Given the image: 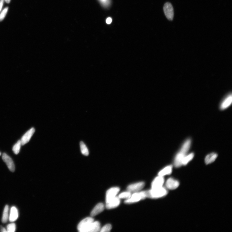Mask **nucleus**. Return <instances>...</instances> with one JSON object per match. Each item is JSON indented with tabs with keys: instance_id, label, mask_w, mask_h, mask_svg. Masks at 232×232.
I'll list each match as a JSON object with an SVG mask.
<instances>
[{
	"instance_id": "16",
	"label": "nucleus",
	"mask_w": 232,
	"mask_h": 232,
	"mask_svg": "<svg viewBox=\"0 0 232 232\" xmlns=\"http://www.w3.org/2000/svg\"><path fill=\"white\" fill-rule=\"evenodd\" d=\"M100 224L98 221H94L91 224L88 232H98L101 230Z\"/></svg>"
},
{
	"instance_id": "20",
	"label": "nucleus",
	"mask_w": 232,
	"mask_h": 232,
	"mask_svg": "<svg viewBox=\"0 0 232 232\" xmlns=\"http://www.w3.org/2000/svg\"><path fill=\"white\" fill-rule=\"evenodd\" d=\"M194 154L193 153H191L187 155L185 157L182 162V165H186L190 161H191L194 158Z\"/></svg>"
},
{
	"instance_id": "27",
	"label": "nucleus",
	"mask_w": 232,
	"mask_h": 232,
	"mask_svg": "<svg viewBox=\"0 0 232 232\" xmlns=\"http://www.w3.org/2000/svg\"><path fill=\"white\" fill-rule=\"evenodd\" d=\"M101 4L105 7H108L110 6L111 4L110 0H99Z\"/></svg>"
},
{
	"instance_id": "1",
	"label": "nucleus",
	"mask_w": 232,
	"mask_h": 232,
	"mask_svg": "<svg viewBox=\"0 0 232 232\" xmlns=\"http://www.w3.org/2000/svg\"><path fill=\"white\" fill-rule=\"evenodd\" d=\"M191 144V140L188 139L182 145L181 149L176 156L174 161V165L176 167H179L182 165V162L184 158L187 155Z\"/></svg>"
},
{
	"instance_id": "3",
	"label": "nucleus",
	"mask_w": 232,
	"mask_h": 232,
	"mask_svg": "<svg viewBox=\"0 0 232 232\" xmlns=\"http://www.w3.org/2000/svg\"><path fill=\"white\" fill-rule=\"evenodd\" d=\"M94 221L92 217L85 218L81 221L77 226L78 230L80 232H88L91 224Z\"/></svg>"
},
{
	"instance_id": "15",
	"label": "nucleus",
	"mask_w": 232,
	"mask_h": 232,
	"mask_svg": "<svg viewBox=\"0 0 232 232\" xmlns=\"http://www.w3.org/2000/svg\"><path fill=\"white\" fill-rule=\"evenodd\" d=\"M232 101V98L231 95H228L221 103L220 106V108L221 110H224L227 108L231 104Z\"/></svg>"
},
{
	"instance_id": "22",
	"label": "nucleus",
	"mask_w": 232,
	"mask_h": 232,
	"mask_svg": "<svg viewBox=\"0 0 232 232\" xmlns=\"http://www.w3.org/2000/svg\"><path fill=\"white\" fill-rule=\"evenodd\" d=\"M22 143L20 140L18 141L13 147V151L15 155H17L20 152Z\"/></svg>"
},
{
	"instance_id": "26",
	"label": "nucleus",
	"mask_w": 232,
	"mask_h": 232,
	"mask_svg": "<svg viewBox=\"0 0 232 232\" xmlns=\"http://www.w3.org/2000/svg\"><path fill=\"white\" fill-rule=\"evenodd\" d=\"M112 226L110 224H107L104 226L101 229L100 232H108L110 231L111 230Z\"/></svg>"
},
{
	"instance_id": "4",
	"label": "nucleus",
	"mask_w": 232,
	"mask_h": 232,
	"mask_svg": "<svg viewBox=\"0 0 232 232\" xmlns=\"http://www.w3.org/2000/svg\"><path fill=\"white\" fill-rule=\"evenodd\" d=\"M147 198L145 191L141 192H135L132 195L129 199L125 200V202L126 203H132L140 201L141 200L145 199Z\"/></svg>"
},
{
	"instance_id": "25",
	"label": "nucleus",
	"mask_w": 232,
	"mask_h": 232,
	"mask_svg": "<svg viewBox=\"0 0 232 232\" xmlns=\"http://www.w3.org/2000/svg\"><path fill=\"white\" fill-rule=\"evenodd\" d=\"M8 7H6L0 13V22L3 20L5 17H6L7 12L8 11Z\"/></svg>"
},
{
	"instance_id": "6",
	"label": "nucleus",
	"mask_w": 232,
	"mask_h": 232,
	"mask_svg": "<svg viewBox=\"0 0 232 232\" xmlns=\"http://www.w3.org/2000/svg\"><path fill=\"white\" fill-rule=\"evenodd\" d=\"M120 190L118 187H114L109 189L106 193V202H109L115 197Z\"/></svg>"
},
{
	"instance_id": "17",
	"label": "nucleus",
	"mask_w": 232,
	"mask_h": 232,
	"mask_svg": "<svg viewBox=\"0 0 232 232\" xmlns=\"http://www.w3.org/2000/svg\"><path fill=\"white\" fill-rule=\"evenodd\" d=\"M218 157V155L215 153H212L206 156L205 159V163L207 165L214 162Z\"/></svg>"
},
{
	"instance_id": "23",
	"label": "nucleus",
	"mask_w": 232,
	"mask_h": 232,
	"mask_svg": "<svg viewBox=\"0 0 232 232\" xmlns=\"http://www.w3.org/2000/svg\"><path fill=\"white\" fill-rule=\"evenodd\" d=\"M131 193L128 191L124 192L120 194L119 195L118 197L120 199H129L132 195Z\"/></svg>"
},
{
	"instance_id": "31",
	"label": "nucleus",
	"mask_w": 232,
	"mask_h": 232,
	"mask_svg": "<svg viewBox=\"0 0 232 232\" xmlns=\"http://www.w3.org/2000/svg\"><path fill=\"white\" fill-rule=\"evenodd\" d=\"M7 3H9L11 0H5Z\"/></svg>"
},
{
	"instance_id": "9",
	"label": "nucleus",
	"mask_w": 232,
	"mask_h": 232,
	"mask_svg": "<svg viewBox=\"0 0 232 232\" xmlns=\"http://www.w3.org/2000/svg\"><path fill=\"white\" fill-rule=\"evenodd\" d=\"M35 131V129L33 127L26 133L20 140L22 145H24L29 142L31 137L34 133Z\"/></svg>"
},
{
	"instance_id": "5",
	"label": "nucleus",
	"mask_w": 232,
	"mask_h": 232,
	"mask_svg": "<svg viewBox=\"0 0 232 232\" xmlns=\"http://www.w3.org/2000/svg\"><path fill=\"white\" fill-rule=\"evenodd\" d=\"M163 11L167 19L170 20H172L174 17V10L171 4L169 2H167L164 5Z\"/></svg>"
},
{
	"instance_id": "12",
	"label": "nucleus",
	"mask_w": 232,
	"mask_h": 232,
	"mask_svg": "<svg viewBox=\"0 0 232 232\" xmlns=\"http://www.w3.org/2000/svg\"><path fill=\"white\" fill-rule=\"evenodd\" d=\"M120 203V199L118 197L116 196L110 201L106 203V207L108 209H112L118 206Z\"/></svg>"
},
{
	"instance_id": "8",
	"label": "nucleus",
	"mask_w": 232,
	"mask_h": 232,
	"mask_svg": "<svg viewBox=\"0 0 232 232\" xmlns=\"http://www.w3.org/2000/svg\"><path fill=\"white\" fill-rule=\"evenodd\" d=\"M2 158L3 160L6 163L9 170L13 172L15 170V166L13 161L11 158L6 153H4L2 155Z\"/></svg>"
},
{
	"instance_id": "29",
	"label": "nucleus",
	"mask_w": 232,
	"mask_h": 232,
	"mask_svg": "<svg viewBox=\"0 0 232 232\" xmlns=\"http://www.w3.org/2000/svg\"><path fill=\"white\" fill-rule=\"evenodd\" d=\"M112 22V19L111 17H108L106 20V23L107 24H110Z\"/></svg>"
},
{
	"instance_id": "11",
	"label": "nucleus",
	"mask_w": 232,
	"mask_h": 232,
	"mask_svg": "<svg viewBox=\"0 0 232 232\" xmlns=\"http://www.w3.org/2000/svg\"><path fill=\"white\" fill-rule=\"evenodd\" d=\"M165 182V179L163 176H159L153 180L152 182V188H158L163 187Z\"/></svg>"
},
{
	"instance_id": "2",
	"label": "nucleus",
	"mask_w": 232,
	"mask_h": 232,
	"mask_svg": "<svg viewBox=\"0 0 232 232\" xmlns=\"http://www.w3.org/2000/svg\"><path fill=\"white\" fill-rule=\"evenodd\" d=\"M147 197L157 199L163 197L167 194V190L163 187L158 188H152L149 191H145Z\"/></svg>"
},
{
	"instance_id": "14",
	"label": "nucleus",
	"mask_w": 232,
	"mask_h": 232,
	"mask_svg": "<svg viewBox=\"0 0 232 232\" xmlns=\"http://www.w3.org/2000/svg\"><path fill=\"white\" fill-rule=\"evenodd\" d=\"M19 217V213L17 208L13 207L10 210L9 220L11 222H14L16 221Z\"/></svg>"
},
{
	"instance_id": "10",
	"label": "nucleus",
	"mask_w": 232,
	"mask_h": 232,
	"mask_svg": "<svg viewBox=\"0 0 232 232\" xmlns=\"http://www.w3.org/2000/svg\"><path fill=\"white\" fill-rule=\"evenodd\" d=\"M179 182L171 178L168 179L166 183L167 188L170 190L176 189L179 187Z\"/></svg>"
},
{
	"instance_id": "24",
	"label": "nucleus",
	"mask_w": 232,
	"mask_h": 232,
	"mask_svg": "<svg viewBox=\"0 0 232 232\" xmlns=\"http://www.w3.org/2000/svg\"><path fill=\"white\" fill-rule=\"evenodd\" d=\"M7 231L8 232H14L16 230V225L14 223L9 224L7 226Z\"/></svg>"
},
{
	"instance_id": "18",
	"label": "nucleus",
	"mask_w": 232,
	"mask_h": 232,
	"mask_svg": "<svg viewBox=\"0 0 232 232\" xmlns=\"http://www.w3.org/2000/svg\"><path fill=\"white\" fill-rule=\"evenodd\" d=\"M173 167L169 165L161 170L158 173V176H163L170 174L172 171Z\"/></svg>"
},
{
	"instance_id": "32",
	"label": "nucleus",
	"mask_w": 232,
	"mask_h": 232,
	"mask_svg": "<svg viewBox=\"0 0 232 232\" xmlns=\"http://www.w3.org/2000/svg\"><path fill=\"white\" fill-rule=\"evenodd\" d=\"M1 152H0V156H1Z\"/></svg>"
},
{
	"instance_id": "19",
	"label": "nucleus",
	"mask_w": 232,
	"mask_h": 232,
	"mask_svg": "<svg viewBox=\"0 0 232 232\" xmlns=\"http://www.w3.org/2000/svg\"><path fill=\"white\" fill-rule=\"evenodd\" d=\"M9 206L7 205L5 206L4 208L3 215L2 221L3 223H6L7 222L9 219Z\"/></svg>"
},
{
	"instance_id": "28",
	"label": "nucleus",
	"mask_w": 232,
	"mask_h": 232,
	"mask_svg": "<svg viewBox=\"0 0 232 232\" xmlns=\"http://www.w3.org/2000/svg\"><path fill=\"white\" fill-rule=\"evenodd\" d=\"M5 1V0H0V13L1 11Z\"/></svg>"
},
{
	"instance_id": "30",
	"label": "nucleus",
	"mask_w": 232,
	"mask_h": 232,
	"mask_svg": "<svg viewBox=\"0 0 232 232\" xmlns=\"http://www.w3.org/2000/svg\"><path fill=\"white\" fill-rule=\"evenodd\" d=\"M1 231L2 232H7V230L4 228L3 227H1Z\"/></svg>"
},
{
	"instance_id": "13",
	"label": "nucleus",
	"mask_w": 232,
	"mask_h": 232,
	"mask_svg": "<svg viewBox=\"0 0 232 232\" xmlns=\"http://www.w3.org/2000/svg\"><path fill=\"white\" fill-rule=\"evenodd\" d=\"M105 207L103 203H100L96 205L95 207L91 211V215L92 217H93L97 215L100 214L104 210Z\"/></svg>"
},
{
	"instance_id": "21",
	"label": "nucleus",
	"mask_w": 232,
	"mask_h": 232,
	"mask_svg": "<svg viewBox=\"0 0 232 232\" xmlns=\"http://www.w3.org/2000/svg\"><path fill=\"white\" fill-rule=\"evenodd\" d=\"M81 151L83 155L87 156L89 154V152L86 145L83 142H80Z\"/></svg>"
},
{
	"instance_id": "7",
	"label": "nucleus",
	"mask_w": 232,
	"mask_h": 232,
	"mask_svg": "<svg viewBox=\"0 0 232 232\" xmlns=\"http://www.w3.org/2000/svg\"><path fill=\"white\" fill-rule=\"evenodd\" d=\"M145 186L144 182H140L129 185L127 188V191L132 192H136L142 190Z\"/></svg>"
}]
</instances>
